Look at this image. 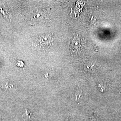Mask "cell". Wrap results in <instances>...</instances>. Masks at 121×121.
I'll use <instances>...</instances> for the list:
<instances>
[{"label":"cell","instance_id":"cell-1","mask_svg":"<svg viewBox=\"0 0 121 121\" xmlns=\"http://www.w3.org/2000/svg\"><path fill=\"white\" fill-rule=\"evenodd\" d=\"M82 44L81 39L78 36H75L73 39L72 42V47L73 52H78V51L80 49Z\"/></svg>","mask_w":121,"mask_h":121},{"label":"cell","instance_id":"cell-2","mask_svg":"<svg viewBox=\"0 0 121 121\" xmlns=\"http://www.w3.org/2000/svg\"><path fill=\"white\" fill-rule=\"evenodd\" d=\"M51 37L48 35H44L41 36L39 39V42L41 45H48L52 42Z\"/></svg>","mask_w":121,"mask_h":121},{"label":"cell","instance_id":"cell-3","mask_svg":"<svg viewBox=\"0 0 121 121\" xmlns=\"http://www.w3.org/2000/svg\"><path fill=\"white\" fill-rule=\"evenodd\" d=\"M17 65L19 67H22L24 66V63L22 61H18L17 63Z\"/></svg>","mask_w":121,"mask_h":121}]
</instances>
